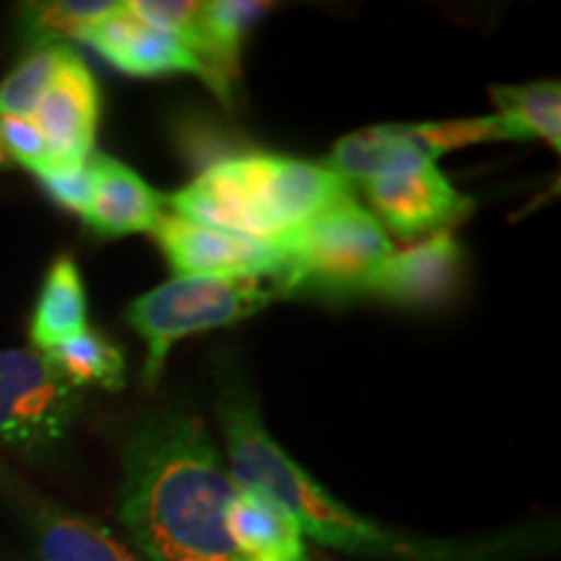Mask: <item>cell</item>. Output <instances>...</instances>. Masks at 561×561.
<instances>
[{"mask_svg": "<svg viewBox=\"0 0 561 561\" xmlns=\"http://www.w3.org/2000/svg\"><path fill=\"white\" fill-rule=\"evenodd\" d=\"M13 161L9 159V153H5V149H3V144H0V170H5V167H11Z\"/></svg>", "mask_w": 561, "mask_h": 561, "instance_id": "obj_25", "label": "cell"}, {"mask_svg": "<svg viewBox=\"0 0 561 561\" xmlns=\"http://www.w3.org/2000/svg\"><path fill=\"white\" fill-rule=\"evenodd\" d=\"M151 234L170 261V268L178 273V278L280 280L286 271V252L280 244L203 227V224H193L174 214H161Z\"/></svg>", "mask_w": 561, "mask_h": 561, "instance_id": "obj_7", "label": "cell"}, {"mask_svg": "<svg viewBox=\"0 0 561 561\" xmlns=\"http://www.w3.org/2000/svg\"><path fill=\"white\" fill-rule=\"evenodd\" d=\"M466 255L450 231L411 242L401 252H392L367 291L398 305H437L447 301L462 280Z\"/></svg>", "mask_w": 561, "mask_h": 561, "instance_id": "obj_11", "label": "cell"}, {"mask_svg": "<svg viewBox=\"0 0 561 561\" xmlns=\"http://www.w3.org/2000/svg\"><path fill=\"white\" fill-rule=\"evenodd\" d=\"M496 115L504 117L517 138H541L561 151V87L559 81H533L523 87H491Z\"/></svg>", "mask_w": 561, "mask_h": 561, "instance_id": "obj_17", "label": "cell"}, {"mask_svg": "<svg viewBox=\"0 0 561 561\" xmlns=\"http://www.w3.org/2000/svg\"><path fill=\"white\" fill-rule=\"evenodd\" d=\"M0 144L11 161H16L37 178L50 170V149L32 117H0Z\"/></svg>", "mask_w": 561, "mask_h": 561, "instance_id": "obj_23", "label": "cell"}, {"mask_svg": "<svg viewBox=\"0 0 561 561\" xmlns=\"http://www.w3.org/2000/svg\"><path fill=\"white\" fill-rule=\"evenodd\" d=\"M271 3H240V0H214L203 3L201 32L193 42V53L198 55L208 73V87L229 102L231 81L240 73V50L244 34L252 30Z\"/></svg>", "mask_w": 561, "mask_h": 561, "instance_id": "obj_14", "label": "cell"}, {"mask_svg": "<svg viewBox=\"0 0 561 561\" xmlns=\"http://www.w3.org/2000/svg\"><path fill=\"white\" fill-rule=\"evenodd\" d=\"M280 248L286 252V291L314 284L325 289H367L385 261L396 252L390 234L375 214L354 195L333 203L322 214L291 231Z\"/></svg>", "mask_w": 561, "mask_h": 561, "instance_id": "obj_4", "label": "cell"}, {"mask_svg": "<svg viewBox=\"0 0 561 561\" xmlns=\"http://www.w3.org/2000/svg\"><path fill=\"white\" fill-rule=\"evenodd\" d=\"M42 561H138L102 525L83 517L55 515L39 528Z\"/></svg>", "mask_w": 561, "mask_h": 561, "instance_id": "obj_19", "label": "cell"}, {"mask_svg": "<svg viewBox=\"0 0 561 561\" xmlns=\"http://www.w3.org/2000/svg\"><path fill=\"white\" fill-rule=\"evenodd\" d=\"M42 187L55 203L62 208L73 210L81 219H87L91 198H94V172H91V161L79 167H53V170L42 172Z\"/></svg>", "mask_w": 561, "mask_h": 561, "instance_id": "obj_24", "label": "cell"}, {"mask_svg": "<svg viewBox=\"0 0 561 561\" xmlns=\"http://www.w3.org/2000/svg\"><path fill=\"white\" fill-rule=\"evenodd\" d=\"M413 140L424 157L434 161L442 153L466 149L476 144H491V140H520L512 125L500 115L471 117V121H447V123H419L409 125Z\"/></svg>", "mask_w": 561, "mask_h": 561, "instance_id": "obj_22", "label": "cell"}, {"mask_svg": "<svg viewBox=\"0 0 561 561\" xmlns=\"http://www.w3.org/2000/svg\"><path fill=\"white\" fill-rule=\"evenodd\" d=\"M89 331L87 291L73 257H58L47 271L37 307H34L30 339L34 351H53L76 335Z\"/></svg>", "mask_w": 561, "mask_h": 561, "instance_id": "obj_16", "label": "cell"}, {"mask_svg": "<svg viewBox=\"0 0 561 561\" xmlns=\"http://www.w3.org/2000/svg\"><path fill=\"white\" fill-rule=\"evenodd\" d=\"M123 3L112 0H55V3L26 5V34L39 45L58 42L55 37H79L87 26L110 16Z\"/></svg>", "mask_w": 561, "mask_h": 561, "instance_id": "obj_21", "label": "cell"}, {"mask_svg": "<svg viewBox=\"0 0 561 561\" xmlns=\"http://www.w3.org/2000/svg\"><path fill=\"white\" fill-rule=\"evenodd\" d=\"M50 149L53 167L87 164L100 123V89L79 53L70 50L53 87L32 115Z\"/></svg>", "mask_w": 561, "mask_h": 561, "instance_id": "obj_9", "label": "cell"}, {"mask_svg": "<svg viewBox=\"0 0 561 561\" xmlns=\"http://www.w3.org/2000/svg\"><path fill=\"white\" fill-rule=\"evenodd\" d=\"M76 39H81L91 50L100 53L110 66L128 76L149 79V76L191 73L208 83L206 68L185 39L140 24L136 16L125 11V3L115 13L87 26Z\"/></svg>", "mask_w": 561, "mask_h": 561, "instance_id": "obj_10", "label": "cell"}, {"mask_svg": "<svg viewBox=\"0 0 561 561\" xmlns=\"http://www.w3.org/2000/svg\"><path fill=\"white\" fill-rule=\"evenodd\" d=\"M89 161L94 172V198L83 221L104 240L153 231L164 198L123 161L104 153H91Z\"/></svg>", "mask_w": 561, "mask_h": 561, "instance_id": "obj_12", "label": "cell"}, {"mask_svg": "<svg viewBox=\"0 0 561 561\" xmlns=\"http://www.w3.org/2000/svg\"><path fill=\"white\" fill-rule=\"evenodd\" d=\"M219 413L229 453V473L237 489L271 496L291 512L305 536L331 549L371 557H419L411 543L364 520L335 500L331 491L322 489L299 462H294L265 430L255 405L244 398H229L221 403Z\"/></svg>", "mask_w": 561, "mask_h": 561, "instance_id": "obj_2", "label": "cell"}, {"mask_svg": "<svg viewBox=\"0 0 561 561\" xmlns=\"http://www.w3.org/2000/svg\"><path fill=\"white\" fill-rule=\"evenodd\" d=\"M231 164L248 193L252 214L261 221L265 240L273 244H280L291 231L351 195L348 182L318 161L244 153L231 157Z\"/></svg>", "mask_w": 561, "mask_h": 561, "instance_id": "obj_6", "label": "cell"}, {"mask_svg": "<svg viewBox=\"0 0 561 561\" xmlns=\"http://www.w3.org/2000/svg\"><path fill=\"white\" fill-rule=\"evenodd\" d=\"M121 520L151 561H240L227 530L237 483L198 419L167 413L125 450Z\"/></svg>", "mask_w": 561, "mask_h": 561, "instance_id": "obj_1", "label": "cell"}, {"mask_svg": "<svg viewBox=\"0 0 561 561\" xmlns=\"http://www.w3.org/2000/svg\"><path fill=\"white\" fill-rule=\"evenodd\" d=\"M434 164L424 157L411 136L409 125H377L343 136L333 146L328 167L343 180L369 182L385 174L409 172L416 167Z\"/></svg>", "mask_w": 561, "mask_h": 561, "instance_id": "obj_15", "label": "cell"}, {"mask_svg": "<svg viewBox=\"0 0 561 561\" xmlns=\"http://www.w3.org/2000/svg\"><path fill=\"white\" fill-rule=\"evenodd\" d=\"M45 356L79 390L91 388V385L104 390H121L125 382L123 351L94 331H83L53 351H45Z\"/></svg>", "mask_w": 561, "mask_h": 561, "instance_id": "obj_18", "label": "cell"}, {"mask_svg": "<svg viewBox=\"0 0 561 561\" xmlns=\"http://www.w3.org/2000/svg\"><path fill=\"white\" fill-rule=\"evenodd\" d=\"M227 530L240 561H310L305 533L271 496L240 489L227 515Z\"/></svg>", "mask_w": 561, "mask_h": 561, "instance_id": "obj_13", "label": "cell"}, {"mask_svg": "<svg viewBox=\"0 0 561 561\" xmlns=\"http://www.w3.org/2000/svg\"><path fill=\"white\" fill-rule=\"evenodd\" d=\"M70 53L62 42L32 50L0 83V117H32Z\"/></svg>", "mask_w": 561, "mask_h": 561, "instance_id": "obj_20", "label": "cell"}, {"mask_svg": "<svg viewBox=\"0 0 561 561\" xmlns=\"http://www.w3.org/2000/svg\"><path fill=\"white\" fill-rule=\"evenodd\" d=\"M364 193L385 231L409 242L450 231L473 214V201L455 191L434 164L364 182Z\"/></svg>", "mask_w": 561, "mask_h": 561, "instance_id": "obj_8", "label": "cell"}, {"mask_svg": "<svg viewBox=\"0 0 561 561\" xmlns=\"http://www.w3.org/2000/svg\"><path fill=\"white\" fill-rule=\"evenodd\" d=\"M286 286L278 278H172L130 301L125 320L146 341L144 377L157 385L167 354L187 335L248 320Z\"/></svg>", "mask_w": 561, "mask_h": 561, "instance_id": "obj_3", "label": "cell"}, {"mask_svg": "<svg viewBox=\"0 0 561 561\" xmlns=\"http://www.w3.org/2000/svg\"><path fill=\"white\" fill-rule=\"evenodd\" d=\"M81 405L42 351H0V445L34 455L66 437Z\"/></svg>", "mask_w": 561, "mask_h": 561, "instance_id": "obj_5", "label": "cell"}]
</instances>
